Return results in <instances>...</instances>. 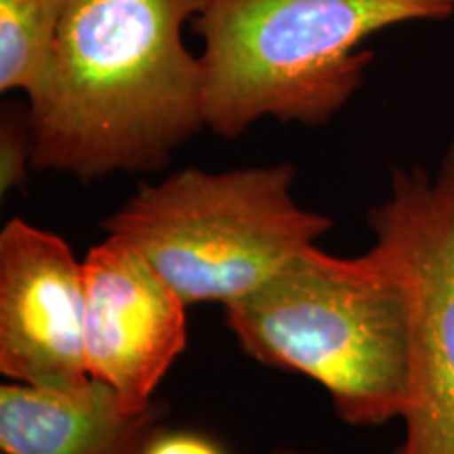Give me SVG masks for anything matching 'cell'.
Returning <instances> with one entry per match:
<instances>
[{"instance_id":"cell-1","label":"cell","mask_w":454,"mask_h":454,"mask_svg":"<svg viewBox=\"0 0 454 454\" xmlns=\"http://www.w3.org/2000/svg\"><path fill=\"white\" fill-rule=\"evenodd\" d=\"M207 0H67L44 82L27 99L32 170L82 184L156 173L200 133V59L184 27Z\"/></svg>"},{"instance_id":"cell-2","label":"cell","mask_w":454,"mask_h":454,"mask_svg":"<svg viewBox=\"0 0 454 454\" xmlns=\"http://www.w3.org/2000/svg\"><path fill=\"white\" fill-rule=\"evenodd\" d=\"M452 13L454 0H207L190 21L204 129L238 139L263 118L322 127L364 82L366 38Z\"/></svg>"},{"instance_id":"cell-3","label":"cell","mask_w":454,"mask_h":454,"mask_svg":"<svg viewBox=\"0 0 454 454\" xmlns=\"http://www.w3.org/2000/svg\"><path fill=\"white\" fill-rule=\"evenodd\" d=\"M225 325L253 360L320 383L351 427H379L404 414L406 297L372 248L337 257L314 244L225 305Z\"/></svg>"},{"instance_id":"cell-4","label":"cell","mask_w":454,"mask_h":454,"mask_svg":"<svg viewBox=\"0 0 454 454\" xmlns=\"http://www.w3.org/2000/svg\"><path fill=\"white\" fill-rule=\"evenodd\" d=\"M291 162L230 170L181 168L139 184L110 215L106 234L127 238L181 299L230 305L314 247L333 219L293 196Z\"/></svg>"},{"instance_id":"cell-5","label":"cell","mask_w":454,"mask_h":454,"mask_svg":"<svg viewBox=\"0 0 454 454\" xmlns=\"http://www.w3.org/2000/svg\"><path fill=\"white\" fill-rule=\"evenodd\" d=\"M372 251L400 282L411 364L404 440L394 454H454V139L434 175L391 168L387 200L368 211Z\"/></svg>"},{"instance_id":"cell-6","label":"cell","mask_w":454,"mask_h":454,"mask_svg":"<svg viewBox=\"0 0 454 454\" xmlns=\"http://www.w3.org/2000/svg\"><path fill=\"white\" fill-rule=\"evenodd\" d=\"M84 354L90 379L129 408L154 404L187 343V303L127 238L106 234L82 261Z\"/></svg>"},{"instance_id":"cell-7","label":"cell","mask_w":454,"mask_h":454,"mask_svg":"<svg viewBox=\"0 0 454 454\" xmlns=\"http://www.w3.org/2000/svg\"><path fill=\"white\" fill-rule=\"evenodd\" d=\"M0 372L55 391L90 381L82 261L64 238L20 217L0 231Z\"/></svg>"},{"instance_id":"cell-8","label":"cell","mask_w":454,"mask_h":454,"mask_svg":"<svg viewBox=\"0 0 454 454\" xmlns=\"http://www.w3.org/2000/svg\"><path fill=\"white\" fill-rule=\"evenodd\" d=\"M160 402L129 408L110 385L55 391L9 383L0 387L3 454H144L162 427Z\"/></svg>"},{"instance_id":"cell-9","label":"cell","mask_w":454,"mask_h":454,"mask_svg":"<svg viewBox=\"0 0 454 454\" xmlns=\"http://www.w3.org/2000/svg\"><path fill=\"white\" fill-rule=\"evenodd\" d=\"M67 0H0V90L34 98L47 76Z\"/></svg>"},{"instance_id":"cell-10","label":"cell","mask_w":454,"mask_h":454,"mask_svg":"<svg viewBox=\"0 0 454 454\" xmlns=\"http://www.w3.org/2000/svg\"><path fill=\"white\" fill-rule=\"evenodd\" d=\"M34 135L27 107L4 104L0 114V194L24 184L32 168Z\"/></svg>"},{"instance_id":"cell-11","label":"cell","mask_w":454,"mask_h":454,"mask_svg":"<svg viewBox=\"0 0 454 454\" xmlns=\"http://www.w3.org/2000/svg\"><path fill=\"white\" fill-rule=\"evenodd\" d=\"M144 454H227L225 448L198 431H168L160 427Z\"/></svg>"},{"instance_id":"cell-12","label":"cell","mask_w":454,"mask_h":454,"mask_svg":"<svg viewBox=\"0 0 454 454\" xmlns=\"http://www.w3.org/2000/svg\"><path fill=\"white\" fill-rule=\"evenodd\" d=\"M270 454H320L316 450H308V448H294V446H280L276 450H271Z\"/></svg>"}]
</instances>
